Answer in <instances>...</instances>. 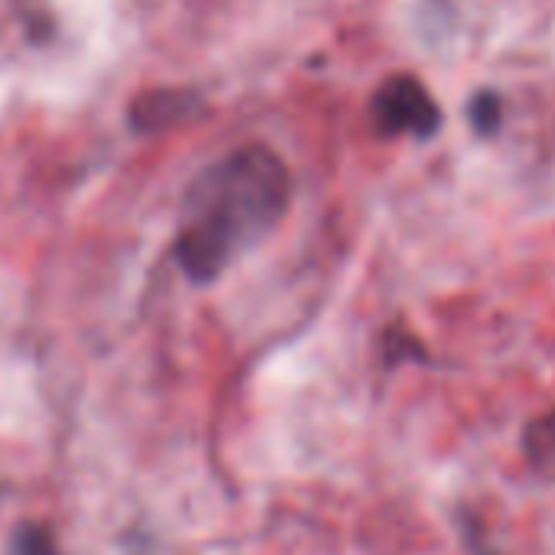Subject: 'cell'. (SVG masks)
Masks as SVG:
<instances>
[{
    "label": "cell",
    "instance_id": "3",
    "mask_svg": "<svg viewBox=\"0 0 555 555\" xmlns=\"http://www.w3.org/2000/svg\"><path fill=\"white\" fill-rule=\"evenodd\" d=\"M203 112V99L196 89H151L141 92L128 108V125L138 134L170 131Z\"/></svg>",
    "mask_w": 555,
    "mask_h": 555
},
{
    "label": "cell",
    "instance_id": "4",
    "mask_svg": "<svg viewBox=\"0 0 555 555\" xmlns=\"http://www.w3.org/2000/svg\"><path fill=\"white\" fill-rule=\"evenodd\" d=\"M522 457L535 474H555V409L535 415L522 428Z\"/></svg>",
    "mask_w": 555,
    "mask_h": 555
},
{
    "label": "cell",
    "instance_id": "6",
    "mask_svg": "<svg viewBox=\"0 0 555 555\" xmlns=\"http://www.w3.org/2000/svg\"><path fill=\"white\" fill-rule=\"evenodd\" d=\"M467 121L470 128L480 134V138H490L500 131V121H503V102L500 95L493 92H477L470 102H467Z\"/></svg>",
    "mask_w": 555,
    "mask_h": 555
},
{
    "label": "cell",
    "instance_id": "7",
    "mask_svg": "<svg viewBox=\"0 0 555 555\" xmlns=\"http://www.w3.org/2000/svg\"><path fill=\"white\" fill-rule=\"evenodd\" d=\"M14 555H63L56 535L43 522H24L14 535Z\"/></svg>",
    "mask_w": 555,
    "mask_h": 555
},
{
    "label": "cell",
    "instance_id": "5",
    "mask_svg": "<svg viewBox=\"0 0 555 555\" xmlns=\"http://www.w3.org/2000/svg\"><path fill=\"white\" fill-rule=\"evenodd\" d=\"M405 360H428V353H425L418 337H412L405 327L392 324L383 334V363L386 366H402Z\"/></svg>",
    "mask_w": 555,
    "mask_h": 555
},
{
    "label": "cell",
    "instance_id": "1",
    "mask_svg": "<svg viewBox=\"0 0 555 555\" xmlns=\"http://www.w3.org/2000/svg\"><path fill=\"white\" fill-rule=\"evenodd\" d=\"M292 173L264 144H245L203 167L183 196L173 258L193 285H212L285 219Z\"/></svg>",
    "mask_w": 555,
    "mask_h": 555
},
{
    "label": "cell",
    "instance_id": "2",
    "mask_svg": "<svg viewBox=\"0 0 555 555\" xmlns=\"http://www.w3.org/2000/svg\"><path fill=\"white\" fill-rule=\"evenodd\" d=\"M373 128L383 138H418L428 141L441 131V108L431 99V92L409 73H396L383 79V86L373 92L370 102Z\"/></svg>",
    "mask_w": 555,
    "mask_h": 555
}]
</instances>
